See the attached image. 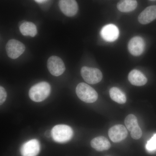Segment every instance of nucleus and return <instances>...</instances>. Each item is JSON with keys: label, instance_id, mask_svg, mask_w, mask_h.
Listing matches in <instances>:
<instances>
[{"label": "nucleus", "instance_id": "f257e3e1", "mask_svg": "<svg viewBox=\"0 0 156 156\" xmlns=\"http://www.w3.org/2000/svg\"><path fill=\"white\" fill-rule=\"evenodd\" d=\"M51 87L46 82L35 84L30 88L29 95L31 99L35 102H41L45 100L50 95Z\"/></svg>", "mask_w": 156, "mask_h": 156}, {"label": "nucleus", "instance_id": "f03ea898", "mask_svg": "<svg viewBox=\"0 0 156 156\" xmlns=\"http://www.w3.org/2000/svg\"><path fill=\"white\" fill-rule=\"evenodd\" d=\"M76 91L79 98L86 103H93L98 98V94L95 89L85 83L78 84Z\"/></svg>", "mask_w": 156, "mask_h": 156}, {"label": "nucleus", "instance_id": "7ed1b4c3", "mask_svg": "<svg viewBox=\"0 0 156 156\" xmlns=\"http://www.w3.org/2000/svg\"><path fill=\"white\" fill-rule=\"evenodd\" d=\"M73 132L69 126L65 125H56L51 130L53 140L59 143H64L72 138Z\"/></svg>", "mask_w": 156, "mask_h": 156}, {"label": "nucleus", "instance_id": "20e7f679", "mask_svg": "<svg viewBox=\"0 0 156 156\" xmlns=\"http://www.w3.org/2000/svg\"><path fill=\"white\" fill-rule=\"evenodd\" d=\"M82 77L88 83L97 84L102 80L103 76L101 71L98 69L83 66L81 69Z\"/></svg>", "mask_w": 156, "mask_h": 156}, {"label": "nucleus", "instance_id": "39448f33", "mask_svg": "<svg viewBox=\"0 0 156 156\" xmlns=\"http://www.w3.org/2000/svg\"><path fill=\"white\" fill-rule=\"evenodd\" d=\"M25 50L24 45L15 39L9 40L6 44V50L7 55L12 59H15L19 57L24 53Z\"/></svg>", "mask_w": 156, "mask_h": 156}, {"label": "nucleus", "instance_id": "423d86ee", "mask_svg": "<svg viewBox=\"0 0 156 156\" xmlns=\"http://www.w3.org/2000/svg\"><path fill=\"white\" fill-rule=\"evenodd\" d=\"M48 68L50 73L55 76L61 75L65 71L66 68L62 59L57 56H51L48 59Z\"/></svg>", "mask_w": 156, "mask_h": 156}, {"label": "nucleus", "instance_id": "0eeeda50", "mask_svg": "<svg viewBox=\"0 0 156 156\" xmlns=\"http://www.w3.org/2000/svg\"><path fill=\"white\" fill-rule=\"evenodd\" d=\"M145 48V42L141 37H134L129 41L128 50L133 56H140L143 53Z\"/></svg>", "mask_w": 156, "mask_h": 156}, {"label": "nucleus", "instance_id": "6e6552de", "mask_svg": "<svg viewBox=\"0 0 156 156\" xmlns=\"http://www.w3.org/2000/svg\"><path fill=\"white\" fill-rule=\"evenodd\" d=\"M108 134L112 141L118 143L126 139L128 133L125 126L122 125H117L109 129Z\"/></svg>", "mask_w": 156, "mask_h": 156}, {"label": "nucleus", "instance_id": "1a4fd4ad", "mask_svg": "<svg viewBox=\"0 0 156 156\" xmlns=\"http://www.w3.org/2000/svg\"><path fill=\"white\" fill-rule=\"evenodd\" d=\"M40 143L37 139H32L23 144L20 149L22 156H37L40 152Z\"/></svg>", "mask_w": 156, "mask_h": 156}, {"label": "nucleus", "instance_id": "9d476101", "mask_svg": "<svg viewBox=\"0 0 156 156\" xmlns=\"http://www.w3.org/2000/svg\"><path fill=\"white\" fill-rule=\"evenodd\" d=\"M59 9L63 14L68 17H73L78 11L77 3L76 0H59Z\"/></svg>", "mask_w": 156, "mask_h": 156}, {"label": "nucleus", "instance_id": "9b49d317", "mask_svg": "<svg viewBox=\"0 0 156 156\" xmlns=\"http://www.w3.org/2000/svg\"><path fill=\"white\" fill-rule=\"evenodd\" d=\"M119 31L115 25L109 24L104 27L101 31L102 38L108 42H113L119 37Z\"/></svg>", "mask_w": 156, "mask_h": 156}, {"label": "nucleus", "instance_id": "f8f14e48", "mask_svg": "<svg viewBox=\"0 0 156 156\" xmlns=\"http://www.w3.org/2000/svg\"><path fill=\"white\" fill-rule=\"evenodd\" d=\"M156 19V6H149L139 14L138 20L140 23L147 24Z\"/></svg>", "mask_w": 156, "mask_h": 156}, {"label": "nucleus", "instance_id": "ddd939ff", "mask_svg": "<svg viewBox=\"0 0 156 156\" xmlns=\"http://www.w3.org/2000/svg\"><path fill=\"white\" fill-rule=\"evenodd\" d=\"M130 83L134 86L141 87L144 86L147 82V78L141 72L136 69L132 70L128 76Z\"/></svg>", "mask_w": 156, "mask_h": 156}, {"label": "nucleus", "instance_id": "4468645a", "mask_svg": "<svg viewBox=\"0 0 156 156\" xmlns=\"http://www.w3.org/2000/svg\"><path fill=\"white\" fill-rule=\"evenodd\" d=\"M92 148L98 151H102L108 150L111 147V144L107 138L103 136L95 137L91 141Z\"/></svg>", "mask_w": 156, "mask_h": 156}, {"label": "nucleus", "instance_id": "2eb2a0df", "mask_svg": "<svg viewBox=\"0 0 156 156\" xmlns=\"http://www.w3.org/2000/svg\"><path fill=\"white\" fill-rule=\"evenodd\" d=\"M137 6L136 0H121L117 4V9L122 12L134 11Z\"/></svg>", "mask_w": 156, "mask_h": 156}, {"label": "nucleus", "instance_id": "dca6fc26", "mask_svg": "<svg viewBox=\"0 0 156 156\" xmlns=\"http://www.w3.org/2000/svg\"><path fill=\"white\" fill-rule=\"evenodd\" d=\"M20 30L21 33L25 36L34 37L37 34L36 26L30 22L23 23L20 27Z\"/></svg>", "mask_w": 156, "mask_h": 156}, {"label": "nucleus", "instance_id": "f3484780", "mask_svg": "<svg viewBox=\"0 0 156 156\" xmlns=\"http://www.w3.org/2000/svg\"><path fill=\"white\" fill-rule=\"evenodd\" d=\"M109 95L112 100L117 103L123 104L127 101L125 93L117 87H113L110 89Z\"/></svg>", "mask_w": 156, "mask_h": 156}, {"label": "nucleus", "instance_id": "a211bd4d", "mask_svg": "<svg viewBox=\"0 0 156 156\" xmlns=\"http://www.w3.org/2000/svg\"><path fill=\"white\" fill-rule=\"evenodd\" d=\"M125 123L127 129L130 131H132L134 128L139 126L137 118L133 114L128 115L126 117Z\"/></svg>", "mask_w": 156, "mask_h": 156}, {"label": "nucleus", "instance_id": "6ab92c4d", "mask_svg": "<svg viewBox=\"0 0 156 156\" xmlns=\"http://www.w3.org/2000/svg\"><path fill=\"white\" fill-rule=\"evenodd\" d=\"M146 148L149 151H154L156 150V134L147 141L146 144Z\"/></svg>", "mask_w": 156, "mask_h": 156}, {"label": "nucleus", "instance_id": "aec40b11", "mask_svg": "<svg viewBox=\"0 0 156 156\" xmlns=\"http://www.w3.org/2000/svg\"><path fill=\"white\" fill-rule=\"evenodd\" d=\"M142 132L141 128H140L139 126L136 127L131 131V137L133 139L138 140L140 139L142 136Z\"/></svg>", "mask_w": 156, "mask_h": 156}, {"label": "nucleus", "instance_id": "412c9836", "mask_svg": "<svg viewBox=\"0 0 156 156\" xmlns=\"http://www.w3.org/2000/svg\"><path fill=\"white\" fill-rule=\"evenodd\" d=\"M7 92L4 87H0V104L1 105L2 104L5 102L7 98Z\"/></svg>", "mask_w": 156, "mask_h": 156}, {"label": "nucleus", "instance_id": "4be33fe9", "mask_svg": "<svg viewBox=\"0 0 156 156\" xmlns=\"http://www.w3.org/2000/svg\"><path fill=\"white\" fill-rule=\"evenodd\" d=\"M45 135L47 137H50V136H52L51 135V131H47L45 133Z\"/></svg>", "mask_w": 156, "mask_h": 156}, {"label": "nucleus", "instance_id": "5701e85b", "mask_svg": "<svg viewBox=\"0 0 156 156\" xmlns=\"http://www.w3.org/2000/svg\"><path fill=\"white\" fill-rule=\"evenodd\" d=\"M35 2H37L39 3H42L43 2H46V1H48V0H34Z\"/></svg>", "mask_w": 156, "mask_h": 156}, {"label": "nucleus", "instance_id": "b1692460", "mask_svg": "<svg viewBox=\"0 0 156 156\" xmlns=\"http://www.w3.org/2000/svg\"><path fill=\"white\" fill-rule=\"evenodd\" d=\"M150 1H156V0H150Z\"/></svg>", "mask_w": 156, "mask_h": 156}]
</instances>
